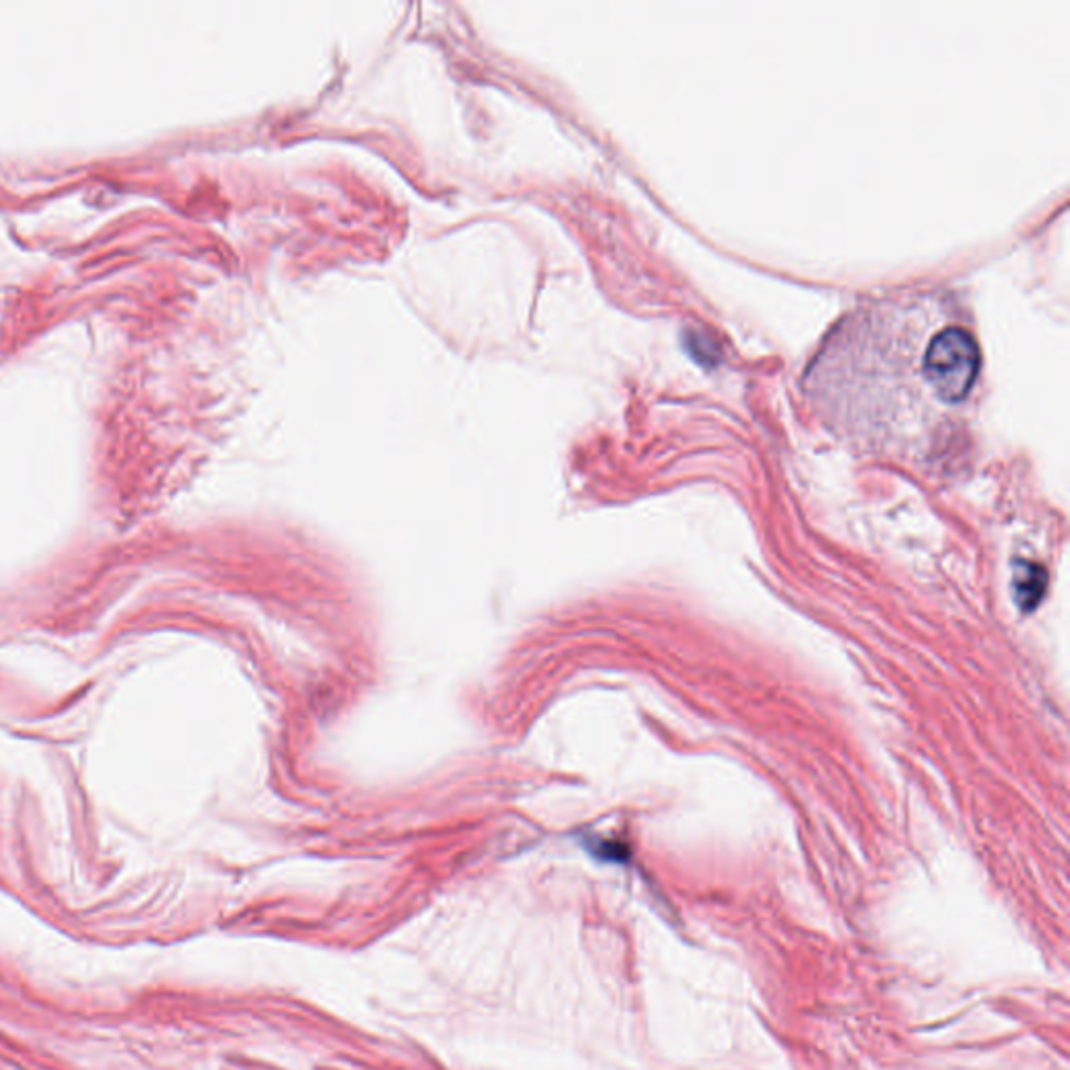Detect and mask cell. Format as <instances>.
<instances>
[{"instance_id":"obj_1","label":"cell","mask_w":1070,"mask_h":1070,"mask_svg":"<svg viewBox=\"0 0 1070 1070\" xmlns=\"http://www.w3.org/2000/svg\"><path fill=\"white\" fill-rule=\"evenodd\" d=\"M983 350L966 299L916 286L859 302L822 339L803 375L809 404L863 439L953 427L975 400Z\"/></svg>"},{"instance_id":"obj_2","label":"cell","mask_w":1070,"mask_h":1070,"mask_svg":"<svg viewBox=\"0 0 1070 1070\" xmlns=\"http://www.w3.org/2000/svg\"><path fill=\"white\" fill-rule=\"evenodd\" d=\"M1014 602L1023 613H1033L1047 592V572L1033 561H1016L1012 577Z\"/></svg>"}]
</instances>
